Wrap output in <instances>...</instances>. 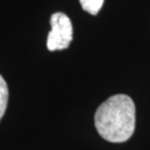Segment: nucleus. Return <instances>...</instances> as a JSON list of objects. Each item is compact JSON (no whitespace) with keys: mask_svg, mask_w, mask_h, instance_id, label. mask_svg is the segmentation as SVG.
I'll list each match as a JSON object with an SVG mask.
<instances>
[{"mask_svg":"<svg viewBox=\"0 0 150 150\" xmlns=\"http://www.w3.org/2000/svg\"><path fill=\"white\" fill-rule=\"evenodd\" d=\"M79 1L83 10L92 16H96L101 9L105 0H79Z\"/></svg>","mask_w":150,"mask_h":150,"instance_id":"nucleus-4","label":"nucleus"},{"mask_svg":"<svg viewBox=\"0 0 150 150\" xmlns=\"http://www.w3.org/2000/svg\"><path fill=\"white\" fill-rule=\"evenodd\" d=\"M8 98H9V91L8 86L6 83L5 79L0 75V120L4 117L8 105Z\"/></svg>","mask_w":150,"mask_h":150,"instance_id":"nucleus-3","label":"nucleus"},{"mask_svg":"<svg viewBox=\"0 0 150 150\" xmlns=\"http://www.w3.org/2000/svg\"><path fill=\"white\" fill-rule=\"evenodd\" d=\"M51 30L47 39V48L50 51L62 50L72 41V23L64 12H56L50 18Z\"/></svg>","mask_w":150,"mask_h":150,"instance_id":"nucleus-2","label":"nucleus"},{"mask_svg":"<svg viewBox=\"0 0 150 150\" xmlns=\"http://www.w3.org/2000/svg\"><path fill=\"white\" fill-rule=\"evenodd\" d=\"M98 134L109 142L120 144L130 139L136 127V107L127 95H115L98 107L95 115Z\"/></svg>","mask_w":150,"mask_h":150,"instance_id":"nucleus-1","label":"nucleus"}]
</instances>
